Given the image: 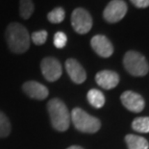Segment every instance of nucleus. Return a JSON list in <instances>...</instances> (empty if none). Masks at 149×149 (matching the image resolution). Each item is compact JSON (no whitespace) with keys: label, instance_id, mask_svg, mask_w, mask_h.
<instances>
[{"label":"nucleus","instance_id":"obj_1","mask_svg":"<svg viewBox=\"0 0 149 149\" xmlns=\"http://www.w3.org/2000/svg\"><path fill=\"white\" fill-rule=\"evenodd\" d=\"M6 40L9 48L14 53H24L30 47L29 33L23 25L17 22L9 24L6 30Z\"/></svg>","mask_w":149,"mask_h":149},{"label":"nucleus","instance_id":"obj_2","mask_svg":"<svg viewBox=\"0 0 149 149\" xmlns=\"http://www.w3.org/2000/svg\"><path fill=\"white\" fill-rule=\"evenodd\" d=\"M47 110L51 124L56 130L64 132L68 130L70 122V115L65 104L58 98L51 99L47 104Z\"/></svg>","mask_w":149,"mask_h":149},{"label":"nucleus","instance_id":"obj_3","mask_svg":"<svg viewBox=\"0 0 149 149\" xmlns=\"http://www.w3.org/2000/svg\"><path fill=\"white\" fill-rule=\"evenodd\" d=\"M71 120L75 128L82 133L93 134V133H96L101 127L99 119L88 115L80 108H74L72 110Z\"/></svg>","mask_w":149,"mask_h":149},{"label":"nucleus","instance_id":"obj_4","mask_svg":"<svg viewBox=\"0 0 149 149\" xmlns=\"http://www.w3.org/2000/svg\"><path fill=\"white\" fill-rule=\"evenodd\" d=\"M125 69L133 76H144L149 71V65L145 57L138 51L130 50L123 58Z\"/></svg>","mask_w":149,"mask_h":149},{"label":"nucleus","instance_id":"obj_5","mask_svg":"<svg viewBox=\"0 0 149 149\" xmlns=\"http://www.w3.org/2000/svg\"><path fill=\"white\" fill-rule=\"evenodd\" d=\"M71 25L76 33L84 35L93 27V17L84 8H76L71 14Z\"/></svg>","mask_w":149,"mask_h":149},{"label":"nucleus","instance_id":"obj_6","mask_svg":"<svg viewBox=\"0 0 149 149\" xmlns=\"http://www.w3.org/2000/svg\"><path fill=\"white\" fill-rule=\"evenodd\" d=\"M128 7L123 0H112L103 12V17L109 23H116L125 17Z\"/></svg>","mask_w":149,"mask_h":149},{"label":"nucleus","instance_id":"obj_7","mask_svg":"<svg viewBox=\"0 0 149 149\" xmlns=\"http://www.w3.org/2000/svg\"><path fill=\"white\" fill-rule=\"evenodd\" d=\"M42 75L49 82H55L61 77L63 69L61 63L53 57H46L40 63Z\"/></svg>","mask_w":149,"mask_h":149},{"label":"nucleus","instance_id":"obj_8","mask_svg":"<svg viewBox=\"0 0 149 149\" xmlns=\"http://www.w3.org/2000/svg\"><path fill=\"white\" fill-rule=\"evenodd\" d=\"M121 102L126 109L133 113H141L144 109L145 102L141 94L135 91H124L120 96Z\"/></svg>","mask_w":149,"mask_h":149},{"label":"nucleus","instance_id":"obj_9","mask_svg":"<svg viewBox=\"0 0 149 149\" xmlns=\"http://www.w3.org/2000/svg\"><path fill=\"white\" fill-rule=\"evenodd\" d=\"M91 48L98 56L102 58H109L113 53V46L110 40L104 35H95L91 40Z\"/></svg>","mask_w":149,"mask_h":149},{"label":"nucleus","instance_id":"obj_10","mask_svg":"<svg viewBox=\"0 0 149 149\" xmlns=\"http://www.w3.org/2000/svg\"><path fill=\"white\" fill-rule=\"evenodd\" d=\"M65 69L70 79L76 84H82L87 79V73L84 68L75 59L66 60Z\"/></svg>","mask_w":149,"mask_h":149},{"label":"nucleus","instance_id":"obj_11","mask_svg":"<svg viewBox=\"0 0 149 149\" xmlns=\"http://www.w3.org/2000/svg\"><path fill=\"white\" fill-rule=\"evenodd\" d=\"M95 81L99 87L105 90H112L119 83V76L113 70H101L95 76Z\"/></svg>","mask_w":149,"mask_h":149},{"label":"nucleus","instance_id":"obj_12","mask_svg":"<svg viewBox=\"0 0 149 149\" xmlns=\"http://www.w3.org/2000/svg\"><path fill=\"white\" fill-rule=\"evenodd\" d=\"M23 91L28 96L34 99L42 100L48 96V90L45 86L36 81H28L23 85Z\"/></svg>","mask_w":149,"mask_h":149},{"label":"nucleus","instance_id":"obj_13","mask_svg":"<svg viewBox=\"0 0 149 149\" xmlns=\"http://www.w3.org/2000/svg\"><path fill=\"white\" fill-rule=\"evenodd\" d=\"M125 141L128 149H149V143L146 139L137 135H127Z\"/></svg>","mask_w":149,"mask_h":149},{"label":"nucleus","instance_id":"obj_14","mask_svg":"<svg viewBox=\"0 0 149 149\" xmlns=\"http://www.w3.org/2000/svg\"><path fill=\"white\" fill-rule=\"evenodd\" d=\"M87 98L91 105L96 108V109H100L105 104V96L100 91L96 90V88H93V90L88 91Z\"/></svg>","mask_w":149,"mask_h":149},{"label":"nucleus","instance_id":"obj_15","mask_svg":"<svg viewBox=\"0 0 149 149\" xmlns=\"http://www.w3.org/2000/svg\"><path fill=\"white\" fill-rule=\"evenodd\" d=\"M35 10L33 0H20L19 1V14L24 19H28L33 15Z\"/></svg>","mask_w":149,"mask_h":149},{"label":"nucleus","instance_id":"obj_16","mask_svg":"<svg viewBox=\"0 0 149 149\" xmlns=\"http://www.w3.org/2000/svg\"><path fill=\"white\" fill-rule=\"evenodd\" d=\"M132 128L139 133H149V116L135 118L132 122Z\"/></svg>","mask_w":149,"mask_h":149},{"label":"nucleus","instance_id":"obj_17","mask_svg":"<svg viewBox=\"0 0 149 149\" xmlns=\"http://www.w3.org/2000/svg\"><path fill=\"white\" fill-rule=\"evenodd\" d=\"M65 17V12L64 9L61 7L53 9V10L51 12H49L48 15H47L48 20L51 22V23H55V24L61 23L62 21H64Z\"/></svg>","mask_w":149,"mask_h":149},{"label":"nucleus","instance_id":"obj_18","mask_svg":"<svg viewBox=\"0 0 149 149\" xmlns=\"http://www.w3.org/2000/svg\"><path fill=\"white\" fill-rule=\"evenodd\" d=\"M11 132V124L8 117L0 111V138L9 136Z\"/></svg>","mask_w":149,"mask_h":149},{"label":"nucleus","instance_id":"obj_19","mask_svg":"<svg viewBox=\"0 0 149 149\" xmlns=\"http://www.w3.org/2000/svg\"><path fill=\"white\" fill-rule=\"evenodd\" d=\"M47 36L48 34L45 30H40V31H37V32H34L32 34V42L36 44V45H42L44 42H46L47 40Z\"/></svg>","mask_w":149,"mask_h":149},{"label":"nucleus","instance_id":"obj_20","mask_svg":"<svg viewBox=\"0 0 149 149\" xmlns=\"http://www.w3.org/2000/svg\"><path fill=\"white\" fill-rule=\"evenodd\" d=\"M68 37L64 32H57L54 36V45L56 48L62 49L66 45Z\"/></svg>","mask_w":149,"mask_h":149},{"label":"nucleus","instance_id":"obj_21","mask_svg":"<svg viewBox=\"0 0 149 149\" xmlns=\"http://www.w3.org/2000/svg\"><path fill=\"white\" fill-rule=\"evenodd\" d=\"M132 4L139 9H145L149 7V0H130Z\"/></svg>","mask_w":149,"mask_h":149},{"label":"nucleus","instance_id":"obj_22","mask_svg":"<svg viewBox=\"0 0 149 149\" xmlns=\"http://www.w3.org/2000/svg\"><path fill=\"white\" fill-rule=\"evenodd\" d=\"M66 149H83V148L80 147V146H77V145H73V146H70V147H68Z\"/></svg>","mask_w":149,"mask_h":149}]
</instances>
